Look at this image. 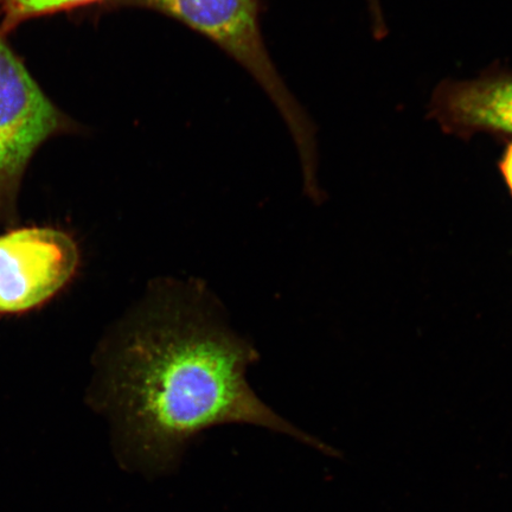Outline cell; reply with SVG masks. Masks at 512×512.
<instances>
[{
  "label": "cell",
  "instance_id": "cell-1",
  "mask_svg": "<svg viewBox=\"0 0 512 512\" xmlns=\"http://www.w3.org/2000/svg\"><path fill=\"white\" fill-rule=\"evenodd\" d=\"M102 350L93 400L110 412L124 453L168 470L198 433L242 422L328 447L271 411L249 388L255 352L200 306L169 298L149 305Z\"/></svg>",
  "mask_w": 512,
  "mask_h": 512
},
{
  "label": "cell",
  "instance_id": "cell-7",
  "mask_svg": "<svg viewBox=\"0 0 512 512\" xmlns=\"http://www.w3.org/2000/svg\"><path fill=\"white\" fill-rule=\"evenodd\" d=\"M371 16H373V30L377 38H382L386 34L387 29L384 25V19L382 17L380 0H368Z\"/></svg>",
  "mask_w": 512,
  "mask_h": 512
},
{
  "label": "cell",
  "instance_id": "cell-3",
  "mask_svg": "<svg viewBox=\"0 0 512 512\" xmlns=\"http://www.w3.org/2000/svg\"><path fill=\"white\" fill-rule=\"evenodd\" d=\"M78 131L32 78L0 29V229L17 227L19 192L35 153Z\"/></svg>",
  "mask_w": 512,
  "mask_h": 512
},
{
  "label": "cell",
  "instance_id": "cell-6",
  "mask_svg": "<svg viewBox=\"0 0 512 512\" xmlns=\"http://www.w3.org/2000/svg\"><path fill=\"white\" fill-rule=\"evenodd\" d=\"M108 0H0V29L9 36L19 25L32 19L60 14Z\"/></svg>",
  "mask_w": 512,
  "mask_h": 512
},
{
  "label": "cell",
  "instance_id": "cell-2",
  "mask_svg": "<svg viewBox=\"0 0 512 512\" xmlns=\"http://www.w3.org/2000/svg\"><path fill=\"white\" fill-rule=\"evenodd\" d=\"M261 0H108L107 9L159 12L200 32L239 62L283 114L303 160L306 187L315 185L316 150L309 120L275 69L260 30Z\"/></svg>",
  "mask_w": 512,
  "mask_h": 512
},
{
  "label": "cell",
  "instance_id": "cell-5",
  "mask_svg": "<svg viewBox=\"0 0 512 512\" xmlns=\"http://www.w3.org/2000/svg\"><path fill=\"white\" fill-rule=\"evenodd\" d=\"M430 115L453 136L512 134V74L445 81L435 89Z\"/></svg>",
  "mask_w": 512,
  "mask_h": 512
},
{
  "label": "cell",
  "instance_id": "cell-8",
  "mask_svg": "<svg viewBox=\"0 0 512 512\" xmlns=\"http://www.w3.org/2000/svg\"><path fill=\"white\" fill-rule=\"evenodd\" d=\"M499 170H501L504 182L512 196V143L508 145L501 162H499Z\"/></svg>",
  "mask_w": 512,
  "mask_h": 512
},
{
  "label": "cell",
  "instance_id": "cell-4",
  "mask_svg": "<svg viewBox=\"0 0 512 512\" xmlns=\"http://www.w3.org/2000/svg\"><path fill=\"white\" fill-rule=\"evenodd\" d=\"M78 242L66 230L14 227L0 234V317L41 309L64 291L80 266Z\"/></svg>",
  "mask_w": 512,
  "mask_h": 512
}]
</instances>
